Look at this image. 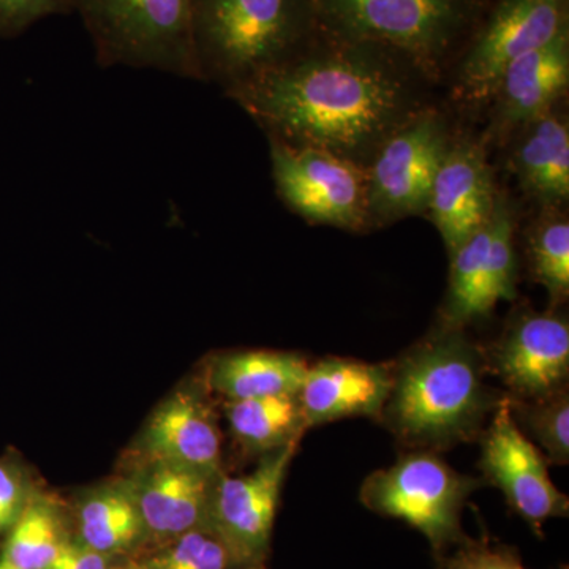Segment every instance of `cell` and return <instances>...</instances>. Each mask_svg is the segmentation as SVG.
I'll use <instances>...</instances> for the list:
<instances>
[{
	"label": "cell",
	"instance_id": "cell-1",
	"mask_svg": "<svg viewBox=\"0 0 569 569\" xmlns=\"http://www.w3.org/2000/svg\"><path fill=\"white\" fill-rule=\"evenodd\" d=\"M437 88L399 52L317 32L298 54L228 93L266 137L365 168Z\"/></svg>",
	"mask_w": 569,
	"mask_h": 569
},
{
	"label": "cell",
	"instance_id": "cell-2",
	"mask_svg": "<svg viewBox=\"0 0 569 569\" xmlns=\"http://www.w3.org/2000/svg\"><path fill=\"white\" fill-rule=\"evenodd\" d=\"M380 418L411 449L445 451L481 437L500 402L486 383L485 351L463 332L437 331L391 362Z\"/></svg>",
	"mask_w": 569,
	"mask_h": 569
},
{
	"label": "cell",
	"instance_id": "cell-3",
	"mask_svg": "<svg viewBox=\"0 0 569 569\" xmlns=\"http://www.w3.org/2000/svg\"><path fill=\"white\" fill-rule=\"evenodd\" d=\"M318 32L310 0H194L198 81L233 92L306 48Z\"/></svg>",
	"mask_w": 569,
	"mask_h": 569
},
{
	"label": "cell",
	"instance_id": "cell-4",
	"mask_svg": "<svg viewBox=\"0 0 569 569\" xmlns=\"http://www.w3.org/2000/svg\"><path fill=\"white\" fill-rule=\"evenodd\" d=\"M318 32L402 54L433 84L458 61L488 0H310Z\"/></svg>",
	"mask_w": 569,
	"mask_h": 569
},
{
	"label": "cell",
	"instance_id": "cell-5",
	"mask_svg": "<svg viewBox=\"0 0 569 569\" xmlns=\"http://www.w3.org/2000/svg\"><path fill=\"white\" fill-rule=\"evenodd\" d=\"M194 0H73L102 67L159 70L198 80Z\"/></svg>",
	"mask_w": 569,
	"mask_h": 569
},
{
	"label": "cell",
	"instance_id": "cell-6",
	"mask_svg": "<svg viewBox=\"0 0 569 569\" xmlns=\"http://www.w3.org/2000/svg\"><path fill=\"white\" fill-rule=\"evenodd\" d=\"M569 29V0H498L448 73L449 99L462 112L486 111L505 70Z\"/></svg>",
	"mask_w": 569,
	"mask_h": 569
},
{
	"label": "cell",
	"instance_id": "cell-7",
	"mask_svg": "<svg viewBox=\"0 0 569 569\" xmlns=\"http://www.w3.org/2000/svg\"><path fill=\"white\" fill-rule=\"evenodd\" d=\"M478 486V479L459 473L437 452L413 449L370 475L359 498L370 511L403 520L425 535L438 556L466 537L462 511Z\"/></svg>",
	"mask_w": 569,
	"mask_h": 569
},
{
	"label": "cell",
	"instance_id": "cell-8",
	"mask_svg": "<svg viewBox=\"0 0 569 569\" xmlns=\"http://www.w3.org/2000/svg\"><path fill=\"white\" fill-rule=\"evenodd\" d=\"M458 130L430 103L389 134L366 164L370 230L426 216L441 160Z\"/></svg>",
	"mask_w": 569,
	"mask_h": 569
},
{
	"label": "cell",
	"instance_id": "cell-9",
	"mask_svg": "<svg viewBox=\"0 0 569 569\" xmlns=\"http://www.w3.org/2000/svg\"><path fill=\"white\" fill-rule=\"evenodd\" d=\"M268 141L276 192L291 212L351 233L370 230L365 168L323 149Z\"/></svg>",
	"mask_w": 569,
	"mask_h": 569
},
{
	"label": "cell",
	"instance_id": "cell-10",
	"mask_svg": "<svg viewBox=\"0 0 569 569\" xmlns=\"http://www.w3.org/2000/svg\"><path fill=\"white\" fill-rule=\"evenodd\" d=\"M299 443L261 456L241 477L217 475L209 500L208 526L238 569L264 567L271 548L280 493Z\"/></svg>",
	"mask_w": 569,
	"mask_h": 569
},
{
	"label": "cell",
	"instance_id": "cell-11",
	"mask_svg": "<svg viewBox=\"0 0 569 569\" xmlns=\"http://www.w3.org/2000/svg\"><path fill=\"white\" fill-rule=\"evenodd\" d=\"M488 372L501 381L508 399H545L568 388L569 321L559 307L535 312L520 307L485 351Z\"/></svg>",
	"mask_w": 569,
	"mask_h": 569
},
{
	"label": "cell",
	"instance_id": "cell-12",
	"mask_svg": "<svg viewBox=\"0 0 569 569\" xmlns=\"http://www.w3.org/2000/svg\"><path fill=\"white\" fill-rule=\"evenodd\" d=\"M479 467L486 481L503 492L509 507L537 533L546 520L568 518V497L553 485L548 460L537 445L516 425L507 396L482 430Z\"/></svg>",
	"mask_w": 569,
	"mask_h": 569
},
{
	"label": "cell",
	"instance_id": "cell-13",
	"mask_svg": "<svg viewBox=\"0 0 569 569\" xmlns=\"http://www.w3.org/2000/svg\"><path fill=\"white\" fill-rule=\"evenodd\" d=\"M481 137L456 132L438 168L426 216L436 224L448 257L485 227L496 208V173Z\"/></svg>",
	"mask_w": 569,
	"mask_h": 569
},
{
	"label": "cell",
	"instance_id": "cell-14",
	"mask_svg": "<svg viewBox=\"0 0 569 569\" xmlns=\"http://www.w3.org/2000/svg\"><path fill=\"white\" fill-rule=\"evenodd\" d=\"M569 89V29L505 70L486 108V144L505 146L520 127L560 107Z\"/></svg>",
	"mask_w": 569,
	"mask_h": 569
},
{
	"label": "cell",
	"instance_id": "cell-15",
	"mask_svg": "<svg viewBox=\"0 0 569 569\" xmlns=\"http://www.w3.org/2000/svg\"><path fill=\"white\" fill-rule=\"evenodd\" d=\"M216 478L162 460L141 459L123 481L137 503L148 545H163L187 531L204 529Z\"/></svg>",
	"mask_w": 569,
	"mask_h": 569
},
{
	"label": "cell",
	"instance_id": "cell-16",
	"mask_svg": "<svg viewBox=\"0 0 569 569\" xmlns=\"http://www.w3.org/2000/svg\"><path fill=\"white\" fill-rule=\"evenodd\" d=\"M141 459L206 475L222 473V433L211 403L197 388H179L153 410L140 441Z\"/></svg>",
	"mask_w": 569,
	"mask_h": 569
},
{
	"label": "cell",
	"instance_id": "cell-17",
	"mask_svg": "<svg viewBox=\"0 0 569 569\" xmlns=\"http://www.w3.org/2000/svg\"><path fill=\"white\" fill-rule=\"evenodd\" d=\"M391 383V365L321 359L309 366L298 392L307 427L346 418H380Z\"/></svg>",
	"mask_w": 569,
	"mask_h": 569
},
{
	"label": "cell",
	"instance_id": "cell-18",
	"mask_svg": "<svg viewBox=\"0 0 569 569\" xmlns=\"http://www.w3.org/2000/svg\"><path fill=\"white\" fill-rule=\"evenodd\" d=\"M508 170L520 192L537 208H567L569 121L560 107L539 116L507 141Z\"/></svg>",
	"mask_w": 569,
	"mask_h": 569
},
{
	"label": "cell",
	"instance_id": "cell-19",
	"mask_svg": "<svg viewBox=\"0 0 569 569\" xmlns=\"http://www.w3.org/2000/svg\"><path fill=\"white\" fill-rule=\"evenodd\" d=\"M73 522L71 535L81 545L111 559H129L148 545L140 512L123 478L82 493L74 505Z\"/></svg>",
	"mask_w": 569,
	"mask_h": 569
},
{
	"label": "cell",
	"instance_id": "cell-20",
	"mask_svg": "<svg viewBox=\"0 0 569 569\" xmlns=\"http://www.w3.org/2000/svg\"><path fill=\"white\" fill-rule=\"evenodd\" d=\"M309 362L288 351L244 350L217 356L208 367V385L231 400L298 396Z\"/></svg>",
	"mask_w": 569,
	"mask_h": 569
},
{
	"label": "cell",
	"instance_id": "cell-21",
	"mask_svg": "<svg viewBox=\"0 0 569 569\" xmlns=\"http://www.w3.org/2000/svg\"><path fill=\"white\" fill-rule=\"evenodd\" d=\"M224 417L234 440L258 456L299 443L309 430L298 396L231 400L224 406Z\"/></svg>",
	"mask_w": 569,
	"mask_h": 569
},
{
	"label": "cell",
	"instance_id": "cell-22",
	"mask_svg": "<svg viewBox=\"0 0 569 569\" xmlns=\"http://www.w3.org/2000/svg\"><path fill=\"white\" fill-rule=\"evenodd\" d=\"M70 537L61 505L47 493L32 490L20 518L7 533L0 556L17 569H48Z\"/></svg>",
	"mask_w": 569,
	"mask_h": 569
},
{
	"label": "cell",
	"instance_id": "cell-23",
	"mask_svg": "<svg viewBox=\"0 0 569 569\" xmlns=\"http://www.w3.org/2000/svg\"><path fill=\"white\" fill-rule=\"evenodd\" d=\"M490 244L485 272L475 301L473 320L490 316L500 301H515L518 283V250L516 233L519 208L511 194L500 190L496 208L489 219Z\"/></svg>",
	"mask_w": 569,
	"mask_h": 569
},
{
	"label": "cell",
	"instance_id": "cell-24",
	"mask_svg": "<svg viewBox=\"0 0 569 569\" xmlns=\"http://www.w3.org/2000/svg\"><path fill=\"white\" fill-rule=\"evenodd\" d=\"M523 252L533 282L548 291L550 305L569 296V217L565 208H539L523 231Z\"/></svg>",
	"mask_w": 569,
	"mask_h": 569
},
{
	"label": "cell",
	"instance_id": "cell-25",
	"mask_svg": "<svg viewBox=\"0 0 569 569\" xmlns=\"http://www.w3.org/2000/svg\"><path fill=\"white\" fill-rule=\"evenodd\" d=\"M119 569H238L222 541L209 529L187 531L119 561Z\"/></svg>",
	"mask_w": 569,
	"mask_h": 569
},
{
	"label": "cell",
	"instance_id": "cell-26",
	"mask_svg": "<svg viewBox=\"0 0 569 569\" xmlns=\"http://www.w3.org/2000/svg\"><path fill=\"white\" fill-rule=\"evenodd\" d=\"M509 400V410L516 425L529 433L533 443L542 449L548 463L568 466L569 462V392L561 389L556 395L531 402Z\"/></svg>",
	"mask_w": 569,
	"mask_h": 569
},
{
	"label": "cell",
	"instance_id": "cell-27",
	"mask_svg": "<svg viewBox=\"0 0 569 569\" xmlns=\"http://www.w3.org/2000/svg\"><path fill=\"white\" fill-rule=\"evenodd\" d=\"M436 559L437 569H527L515 549L488 537L473 539L466 535Z\"/></svg>",
	"mask_w": 569,
	"mask_h": 569
},
{
	"label": "cell",
	"instance_id": "cell-28",
	"mask_svg": "<svg viewBox=\"0 0 569 569\" xmlns=\"http://www.w3.org/2000/svg\"><path fill=\"white\" fill-rule=\"evenodd\" d=\"M73 11V0H0V36H17L54 14Z\"/></svg>",
	"mask_w": 569,
	"mask_h": 569
},
{
	"label": "cell",
	"instance_id": "cell-29",
	"mask_svg": "<svg viewBox=\"0 0 569 569\" xmlns=\"http://www.w3.org/2000/svg\"><path fill=\"white\" fill-rule=\"evenodd\" d=\"M32 490L22 467L14 460L0 459V535L9 533Z\"/></svg>",
	"mask_w": 569,
	"mask_h": 569
},
{
	"label": "cell",
	"instance_id": "cell-30",
	"mask_svg": "<svg viewBox=\"0 0 569 569\" xmlns=\"http://www.w3.org/2000/svg\"><path fill=\"white\" fill-rule=\"evenodd\" d=\"M119 561L86 548L71 535L58 559L48 569H119Z\"/></svg>",
	"mask_w": 569,
	"mask_h": 569
},
{
	"label": "cell",
	"instance_id": "cell-31",
	"mask_svg": "<svg viewBox=\"0 0 569 569\" xmlns=\"http://www.w3.org/2000/svg\"><path fill=\"white\" fill-rule=\"evenodd\" d=\"M0 569H17L13 567V565L10 563V561H7L3 559L2 556H0Z\"/></svg>",
	"mask_w": 569,
	"mask_h": 569
},
{
	"label": "cell",
	"instance_id": "cell-32",
	"mask_svg": "<svg viewBox=\"0 0 569 569\" xmlns=\"http://www.w3.org/2000/svg\"><path fill=\"white\" fill-rule=\"evenodd\" d=\"M253 569H266L264 567H260V568H253Z\"/></svg>",
	"mask_w": 569,
	"mask_h": 569
}]
</instances>
